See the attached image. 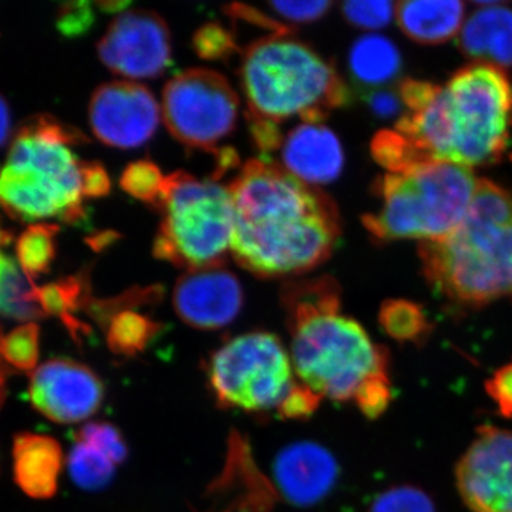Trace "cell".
Returning <instances> with one entry per match:
<instances>
[{"mask_svg": "<svg viewBox=\"0 0 512 512\" xmlns=\"http://www.w3.org/2000/svg\"><path fill=\"white\" fill-rule=\"evenodd\" d=\"M461 29L458 47L464 55L497 66H512V10L504 3L480 2Z\"/></svg>", "mask_w": 512, "mask_h": 512, "instance_id": "cell-19", "label": "cell"}, {"mask_svg": "<svg viewBox=\"0 0 512 512\" xmlns=\"http://www.w3.org/2000/svg\"><path fill=\"white\" fill-rule=\"evenodd\" d=\"M227 13L235 20H244L249 25L252 23V25L259 26V28L271 30L275 36H291L293 32V29L286 26L285 23L275 22L274 19L269 18L265 13L259 12V10L248 5H241V3L229 5Z\"/></svg>", "mask_w": 512, "mask_h": 512, "instance_id": "cell-40", "label": "cell"}, {"mask_svg": "<svg viewBox=\"0 0 512 512\" xmlns=\"http://www.w3.org/2000/svg\"><path fill=\"white\" fill-rule=\"evenodd\" d=\"M37 412L59 424L90 419L104 400V386L90 367L66 357L47 360L30 377Z\"/></svg>", "mask_w": 512, "mask_h": 512, "instance_id": "cell-14", "label": "cell"}, {"mask_svg": "<svg viewBox=\"0 0 512 512\" xmlns=\"http://www.w3.org/2000/svg\"><path fill=\"white\" fill-rule=\"evenodd\" d=\"M478 181L466 165L431 161L403 174H386L375 184L382 208L363 225L380 241H439L453 234L473 201Z\"/></svg>", "mask_w": 512, "mask_h": 512, "instance_id": "cell-7", "label": "cell"}, {"mask_svg": "<svg viewBox=\"0 0 512 512\" xmlns=\"http://www.w3.org/2000/svg\"><path fill=\"white\" fill-rule=\"evenodd\" d=\"M104 328L114 353L134 355L146 349L148 342L160 332L161 325L143 313L124 309L111 316Z\"/></svg>", "mask_w": 512, "mask_h": 512, "instance_id": "cell-24", "label": "cell"}, {"mask_svg": "<svg viewBox=\"0 0 512 512\" xmlns=\"http://www.w3.org/2000/svg\"><path fill=\"white\" fill-rule=\"evenodd\" d=\"M117 238H119V235H117L116 232H100V234L94 235L92 238H87V244H89L94 251L99 252L110 247L111 244H114Z\"/></svg>", "mask_w": 512, "mask_h": 512, "instance_id": "cell-46", "label": "cell"}, {"mask_svg": "<svg viewBox=\"0 0 512 512\" xmlns=\"http://www.w3.org/2000/svg\"><path fill=\"white\" fill-rule=\"evenodd\" d=\"M76 440L96 447L117 466L126 461L128 454L126 441L121 436L120 430L107 421L84 424L82 429L77 431Z\"/></svg>", "mask_w": 512, "mask_h": 512, "instance_id": "cell-32", "label": "cell"}, {"mask_svg": "<svg viewBox=\"0 0 512 512\" xmlns=\"http://www.w3.org/2000/svg\"><path fill=\"white\" fill-rule=\"evenodd\" d=\"M153 254L180 269L221 268L231 254L234 207L228 187L177 171L165 177Z\"/></svg>", "mask_w": 512, "mask_h": 512, "instance_id": "cell-8", "label": "cell"}, {"mask_svg": "<svg viewBox=\"0 0 512 512\" xmlns=\"http://www.w3.org/2000/svg\"><path fill=\"white\" fill-rule=\"evenodd\" d=\"M487 392L505 416H512V363L501 367L487 382Z\"/></svg>", "mask_w": 512, "mask_h": 512, "instance_id": "cell-41", "label": "cell"}, {"mask_svg": "<svg viewBox=\"0 0 512 512\" xmlns=\"http://www.w3.org/2000/svg\"><path fill=\"white\" fill-rule=\"evenodd\" d=\"M239 99L222 74L191 69L173 77L163 92V119L174 138L192 150L217 153L237 126Z\"/></svg>", "mask_w": 512, "mask_h": 512, "instance_id": "cell-10", "label": "cell"}, {"mask_svg": "<svg viewBox=\"0 0 512 512\" xmlns=\"http://www.w3.org/2000/svg\"><path fill=\"white\" fill-rule=\"evenodd\" d=\"M349 69L362 86H382L396 79L402 69V57L387 37L362 36L350 47Z\"/></svg>", "mask_w": 512, "mask_h": 512, "instance_id": "cell-21", "label": "cell"}, {"mask_svg": "<svg viewBox=\"0 0 512 512\" xmlns=\"http://www.w3.org/2000/svg\"><path fill=\"white\" fill-rule=\"evenodd\" d=\"M82 188L84 198H101L110 194L111 181L106 168L99 163L83 161Z\"/></svg>", "mask_w": 512, "mask_h": 512, "instance_id": "cell-42", "label": "cell"}, {"mask_svg": "<svg viewBox=\"0 0 512 512\" xmlns=\"http://www.w3.org/2000/svg\"><path fill=\"white\" fill-rule=\"evenodd\" d=\"M207 379L221 407L244 412H278L298 382L291 355L269 332L245 333L215 350Z\"/></svg>", "mask_w": 512, "mask_h": 512, "instance_id": "cell-9", "label": "cell"}, {"mask_svg": "<svg viewBox=\"0 0 512 512\" xmlns=\"http://www.w3.org/2000/svg\"><path fill=\"white\" fill-rule=\"evenodd\" d=\"M396 3L393 2H346L342 12L350 25L360 29L386 28L392 22Z\"/></svg>", "mask_w": 512, "mask_h": 512, "instance_id": "cell-34", "label": "cell"}, {"mask_svg": "<svg viewBox=\"0 0 512 512\" xmlns=\"http://www.w3.org/2000/svg\"><path fill=\"white\" fill-rule=\"evenodd\" d=\"M269 8L278 13L279 16L293 23H311L326 15V12L332 8V3L325 0H316V2H271Z\"/></svg>", "mask_w": 512, "mask_h": 512, "instance_id": "cell-36", "label": "cell"}, {"mask_svg": "<svg viewBox=\"0 0 512 512\" xmlns=\"http://www.w3.org/2000/svg\"><path fill=\"white\" fill-rule=\"evenodd\" d=\"M10 133H12V117H10L9 104L0 96V147L8 143Z\"/></svg>", "mask_w": 512, "mask_h": 512, "instance_id": "cell-45", "label": "cell"}, {"mask_svg": "<svg viewBox=\"0 0 512 512\" xmlns=\"http://www.w3.org/2000/svg\"><path fill=\"white\" fill-rule=\"evenodd\" d=\"M463 2L413 0L396 3L397 22L420 45H440L456 36L464 18Z\"/></svg>", "mask_w": 512, "mask_h": 512, "instance_id": "cell-20", "label": "cell"}, {"mask_svg": "<svg viewBox=\"0 0 512 512\" xmlns=\"http://www.w3.org/2000/svg\"><path fill=\"white\" fill-rule=\"evenodd\" d=\"M192 43L195 53L205 60H227L239 50L234 35L220 23H205L195 32Z\"/></svg>", "mask_w": 512, "mask_h": 512, "instance_id": "cell-33", "label": "cell"}, {"mask_svg": "<svg viewBox=\"0 0 512 512\" xmlns=\"http://www.w3.org/2000/svg\"><path fill=\"white\" fill-rule=\"evenodd\" d=\"M440 92L441 87L421 80L406 79L399 86L400 99L412 113H420L427 109Z\"/></svg>", "mask_w": 512, "mask_h": 512, "instance_id": "cell-38", "label": "cell"}, {"mask_svg": "<svg viewBox=\"0 0 512 512\" xmlns=\"http://www.w3.org/2000/svg\"><path fill=\"white\" fill-rule=\"evenodd\" d=\"M40 330L35 322L25 323L0 339V355L8 365L32 370L39 360Z\"/></svg>", "mask_w": 512, "mask_h": 512, "instance_id": "cell-29", "label": "cell"}, {"mask_svg": "<svg viewBox=\"0 0 512 512\" xmlns=\"http://www.w3.org/2000/svg\"><path fill=\"white\" fill-rule=\"evenodd\" d=\"M2 338V330H0V339ZM6 365H8V363H6L2 355H0V406H2L6 396V379H8V369H6Z\"/></svg>", "mask_w": 512, "mask_h": 512, "instance_id": "cell-48", "label": "cell"}, {"mask_svg": "<svg viewBox=\"0 0 512 512\" xmlns=\"http://www.w3.org/2000/svg\"><path fill=\"white\" fill-rule=\"evenodd\" d=\"M100 60L131 80L156 79L171 64V35L160 15L127 10L111 23L97 45Z\"/></svg>", "mask_w": 512, "mask_h": 512, "instance_id": "cell-11", "label": "cell"}, {"mask_svg": "<svg viewBox=\"0 0 512 512\" xmlns=\"http://www.w3.org/2000/svg\"><path fill=\"white\" fill-rule=\"evenodd\" d=\"M322 400L301 383L296 382L292 392L279 407L278 414L286 420H302L318 410Z\"/></svg>", "mask_w": 512, "mask_h": 512, "instance_id": "cell-37", "label": "cell"}, {"mask_svg": "<svg viewBox=\"0 0 512 512\" xmlns=\"http://www.w3.org/2000/svg\"><path fill=\"white\" fill-rule=\"evenodd\" d=\"M338 477L335 456L312 441L289 444L274 461L276 490L296 507H312L328 497Z\"/></svg>", "mask_w": 512, "mask_h": 512, "instance_id": "cell-16", "label": "cell"}, {"mask_svg": "<svg viewBox=\"0 0 512 512\" xmlns=\"http://www.w3.org/2000/svg\"><path fill=\"white\" fill-rule=\"evenodd\" d=\"M511 110L507 74L494 64L474 63L458 70L427 109L402 117L396 128L434 160L471 167L501 157Z\"/></svg>", "mask_w": 512, "mask_h": 512, "instance_id": "cell-4", "label": "cell"}, {"mask_svg": "<svg viewBox=\"0 0 512 512\" xmlns=\"http://www.w3.org/2000/svg\"><path fill=\"white\" fill-rule=\"evenodd\" d=\"M217 156V170H215L214 180H218L222 175L228 173L229 170H234L239 165V156L237 151L232 147L220 148L215 153Z\"/></svg>", "mask_w": 512, "mask_h": 512, "instance_id": "cell-44", "label": "cell"}, {"mask_svg": "<svg viewBox=\"0 0 512 512\" xmlns=\"http://www.w3.org/2000/svg\"><path fill=\"white\" fill-rule=\"evenodd\" d=\"M63 467L59 441L42 434L23 433L13 441V474L23 493L36 500L56 494Z\"/></svg>", "mask_w": 512, "mask_h": 512, "instance_id": "cell-18", "label": "cell"}, {"mask_svg": "<svg viewBox=\"0 0 512 512\" xmlns=\"http://www.w3.org/2000/svg\"><path fill=\"white\" fill-rule=\"evenodd\" d=\"M456 484L471 512H512V431L481 427L457 463Z\"/></svg>", "mask_w": 512, "mask_h": 512, "instance_id": "cell-12", "label": "cell"}, {"mask_svg": "<svg viewBox=\"0 0 512 512\" xmlns=\"http://www.w3.org/2000/svg\"><path fill=\"white\" fill-rule=\"evenodd\" d=\"M94 136L109 147L137 148L156 133L161 110L143 84L111 82L94 92L90 101Z\"/></svg>", "mask_w": 512, "mask_h": 512, "instance_id": "cell-13", "label": "cell"}, {"mask_svg": "<svg viewBox=\"0 0 512 512\" xmlns=\"http://www.w3.org/2000/svg\"><path fill=\"white\" fill-rule=\"evenodd\" d=\"M165 177L151 161L141 160L128 165L120 178V185L127 194L156 208L160 202Z\"/></svg>", "mask_w": 512, "mask_h": 512, "instance_id": "cell-30", "label": "cell"}, {"mask_svg": "<svg viewBox=\"0 0 512 512\" xmlns=\"http://www.w3.org/2000/svg\"><path fill=\"white\" fill-rule=\"evenodd\" d=\"M36 299L46 315L59 316L73 336L87 332L74 313L86 309L92 301L89 274L67 276L60 281L36 286Z\"/></svg>", "mask_w": 512, "mask_h": 512, "instance_id": "cell-22", "label": "cell"}, {"mask_svg": "<svg viewBox=\"0 0 512 512\" xmlns=\"http://www.w3.org/2000/svg\"><path fill=\"white\" fill-rule=\"evenodd\" d=\"M369 512H436V507L420 488L399 485L377 495Z\"/></svg>", "mask_w": 512, "mask_h": 512, "instance_id": "cell-31", "label": "cell"}, {"mask_svg": "<svg viewBox=\"0 0 512 512\" xmlns=\"http://www.w3.org/2000/svg\"><path fill=\"white\" fill-rule=\"evenodd\" d=\"M511 158H512V156H511Z\"/></svg>", "mask_w": 512, "mask_h": 512, "instance_id": "cell-49", "label": "cell"}, {"mask_svg": "<svg viewBox=\"0 0 512 512\" xmlns=\"http://www.w3.org/2000/svg\"><path fill=\"white\" fill-rule=\"evenodd\" d=\"M130 2H97V8L103 10V12L107 13H119V12H127L128 6H130Z\"/></svg>", "mask_w": 512, "mask_h": 512, "instance_id": "cell-47", "label": "cell"}, {"mask_svg": "<svg viewBox=\"0 0 512 512\" xmlns=\"http://www.w3.org/2000/svg\"><path fill=\"white\" fill-rule=\"evenodd\" d=\"M249 131L254 141V146L264 156L284 146V134L275 121L258 119V117L247 116Z\"/></svg>", "mask_w": 512, "mask_h": 512, "instance_id": "cell-39", "label": "cell"}, {"mask_svg": "<svg viewBox=\"0 0 512 512\" xmlns=\"http://www.w3.org/2000/svg\"><path fill=\"white\" fill-rule=\"evenodd\" d=\"M380 326L399 342H420L429 335L431 325L423 308L406 299H389L379 312Z\"/></svg>", "mask_w": 512, "mask_h": 512, "instance_id": "cell-27", "label": "cell"}, {"mask_svg": "<svg viewBox=\"0 0 512 512\" xmlns=\"http://www.w3.org/2000/svg\"><path fill=\"white\" fill-rule=\"evenodd\" d=\"M59 231V225L36 222L18 238L16 256L19 266L32 281L50 271L56 258V237Z\"/></svg>", "mask_w": 512, "mask_h": 512, "instance_id": "cell-25", "label": "cell"}, {"mask_svg": "<svg viewBox=\"0 0 512 512\" xmlns=\"http://www.w3.org/2000/svg\"><path fill=\"white\" fill-rule=\"evenodd\" d=\"M70 477L77 487L96 491L107 487L116 474L117 464L96 447L76 441L67 457Z\"/></svg>", "mask_w": 512, "mask_h": 512, "instance_id": "cell-28", "label": "cell"}, {"mask_svg": "<svg viewBox=\"0 0 512 512\" xmlns=\"http://www.w3.org/2000/svg\"><path fill=\"white\" fill-rule=\"evenodd\" d=\"M367 106L373 111V114L382 119L396 116L400 111V99L396 94L380 90L367 94L365 99Z\"/></svg>", "mask_w": 512, "mask_h": 512, "instance_id": "cell-43", "label": "cell"}, {"mask_svg": "<svg viewBox=\"0 0 512 512\" xmlns=\"http://www.w3.org/2000/svg\"><path fill=\"white\" fill-rule=\"evenodd\" d=\"M296 380L320 400L353 402L377 419L392 399L386 350L363 326L340 313V288L330 276L282 286Z\"/></svg>", "mask_w": 512, "mask_h": 512, "instance_id": "cell-2", "label": "cell"}, {"mask_svg": "<svg viewBox=\"0 0 512 512\" xmlns=\"http://www.w3.org/2000/svg\"><path fill=\"white\" fill-rule=\"evenodd\" d=\"M239 76L247 116L275 123L299 116L306 124H319L350 101L335 67L291 36L272 35L251 43Z\"/></svg>", "mask_w": 512, "mask_h": 512, "instance_id": "cell-6", "label": "cell"}, {"mask_svg": "<svg viewBox=\"0 0 512 512\" xmlns=\"http://www.w3.org/2000/svg\"><path fill=\"white\" fill-rule=\"evenodd\" d=\"M228 190L234 207L231 255L245 271L259 278L303 275L335 251L338 208L281 164L268 157L249 160Z\"/></svg>", "mask_w": 512, "mask_h": 512, "instance_id": "cell-1", "label": "cell"}, {"mask_svg": "<svg viewBox=\"0 0 512 512\" xmlns=\"http://www.w3.org/2000/svg\"><path fill=\"white\" fill-rule=\"evenodd\" d=\"M370 151L376 163L393 174L407 173L421 164L437 161L423 153L410 138L399 131H379L373 137Z\"/></svg>", "mask_w": 512, "mask_h": 512, "instance_id": "cell-26", "label": "cell"}, {"mask_svg": "<svg viewBox=\"0 0 512 512\" xmlns=\"http://www.w3.org/2000/svg\"><path fill=\"white\" fill-rule=\"evenodd\" d=\"M84 143L82 131L49 114L26 121L0 167V208L22 222L86 220L83 161L72 150Z\"/></svg>", "mask_w": 512, "mask_h": 512, "instance_id": "cell-5", "label": "cell"}, {"mask_svg": "<svg viewBox=\"0 0 512 512\" xmlns=\"http://www.w3.org/2000/svg\"><path fill=\"white\" fill-rule=\"evenodd\" d=\"M421 268L434 291L464 306L512 296V192L480 180L460 227L421 241Z\"/></svg>", "mask_w": 512, "mask_h": 512, "instance_id": "cell-3", "label": "cell"}, {"mask_svg": "<svg viewBox=\"0 0 512 512\" xmlns=\"http://www.w3.org/2000/svg\"><path fill=\"white\" fill-rule=\"evenodd\" d=\"M96 22V12L90 2H69L57 12L56 28L60 35L79 37L86 35Z\"/></svg>", "mask_w": 512, "mask_h": 512, "instance_id": "cell-35", "label": "cell"}, {"mask_svg": "<svg viewBox=\"0 0 512 512\" xmlns=\"http://www.w3.org/2000/svg\"><path fill=\"white\" fill-rule=\"evenodd\" d=\"M175 312L198 330H218L234 322L244 306L241 282L221 268L185 272L173 292Z\"/></svg>", "mask_w": 512, "mask_h": 512, "instance_id": "cell-15", "label": "cell"}, {"mask_svg": "<svg viewBox=\"0 0 512 512\" xmlns=\"http://www.w3.org/2000/svg\"><path fill=\"white\" fill-rule=\"evenodd\" d=\"M35 291V282L15 259L0 251V316L26 323L45 318Z\"/></svg>", "mask_w": 512, "mask_h": 512, "instance_id": "cell-23", "label": "cell"}, {"mask_svg": "<svg viewBox=\"0 0 512 512\" xmlns=\"http://www.w3.org/2000/svg\"><path fill=\"white\" fill-rule=\"evenodd\" d=\"M282 163L293 177L315 187L339 177L345 156L333 131L322 124L305 123L293 128L285 138Z\"/></svg>", "mask_w": 512, "mask_h": 512, "instance_id": "cell-17", "label": "cell"}]
</instances>
